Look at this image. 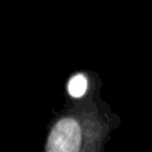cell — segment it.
<instances>
[{
    "mask_svg": "<svg viewBox=\"0 0 152 152\" xmlns=\"http://www.w3.org/2000/svg\"><path fill=\"white\" fill-rule=\"evenodd\" d=\"M90 88L91 82L85 73H76L67 81V94L73 99H84Z\"/></svg>",
    "mask_w": 152,
    "mask_h": 152,
    "instance_id": "obj_2",
    "label": "cell"
},
{
    "mask_svg": "<svg viewBox=\"0 0 152 152\" xmlns=\"http://www.w3.org/2000/svg\"><path fill=\"white\" fill-rule=\"evenodd\" d=\"M85 139L82 110L57 118L46 140V152H81Z\"/></svg>",
    "mask_w": 152,
    "mask_h": 152,
    "instance_id": "obj_1",
    "label": "cell"
}]
</instances>
